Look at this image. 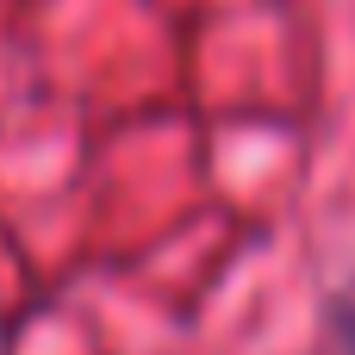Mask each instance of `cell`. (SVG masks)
Listing matches in <instances>:
<instances>
[{"label":"cell","instance_id":"1","mask_svg":"<svg viewBox=\"0 0 355 355\" xmlns=\"http://www.w3.org/2000/svg\"><path fill=\"white\" fill-rule=\"evenodd\" d=\"M349 355H355V349H349Z\"/></svg>","mask_w":355,"mask_h":355}]
</instances>
